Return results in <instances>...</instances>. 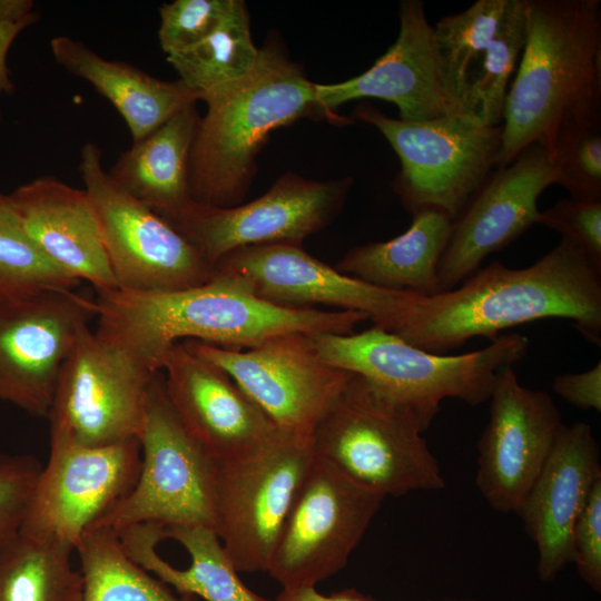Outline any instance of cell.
<instances>
[{
	"mask_svg": "<svg viewBox=\"0 0 601 601\" xmlns=\"http://www.w3.org/2000/svg\"><path fill=\"white\" fill-rule=\"evenodd\" d=\"M95 306V333L154 373L161 371L167 352L186 339L244 349L287 333L351 334L368 319L359 312L273 304L214 269L206 283L175 292L97 290Z\"/></svg>",
	"mask_w": 601,
	"mask_h": 601,
	"instance_id": "6da1fadb",
	"label": "cell"
},
{
	"mask_svg": "<svg viewBox=\"0 0 601 601\" xmlns=\"http://www.w3.org/2000/svg\"><path fill=\"white\" fill-rule=\"evenodd\" d=\"M545 318L571 319L587 341L601 343V272L568 237L528 267L492 262L451 290L418 296L395 335L445 354L474 337L492 341L506 328Z\"/></svg>",
	"mask_w": 601,
	"mask_h": 601,
	"instance_id": "7a4b0ae2",
	"label": "cell"
},
{
	"mask_svg": "<svg viewBox=\"0 0 601 601\" xmlns=\"http://www.w3.org/2000/svg\"><path fill=\"white\" fill-rule=\"evenodd\" d=\"M514 73L497 167L533 144L552 154L561 132L601 122V1L526 0Z\"/></svg>",
	"mask_w": 601,
	"mask_h": 601,
	"instance_id": "3957f363",
	"label": "cell"
},
{
	"mask_svg": "<svg viewBox=\"0 0 601 601\" xmlns=\"http://www.w3.org/2000/svg\"><path fill=\"white\" fill-rule=\"evenodd\" d=\"M315 85L273 35L259 48L250 72L205 95L207 109L190 152L193 200L214 207L242 204L270 135L316 114Z\"/></svg>",
	"mask_w": 601,
	"mask_h": 601,
	"instance_id": "277c9868",
	"label": "cell"
},
{
	"mask_svg": "<svg viewBox=\"0 0 601 601\" xmlns=\"http://www.w3.org/2000/svg\"><path fill=\"white\" fill-rule=\"evenodd\" d=\"M331 365L358 374L411 406L427 430L445 398L475 406L489 400L499 372L523 359L529 338L519 333L496 336L482 349L436 354L372 326L351 334H311Z\"/></svg>",
	"mask_w": 601,
	"mask_h": 601,
	"instance_id": "5b68a950",
	"label": "cell"
},
{
	"mask_svg": "<svg viewBox=\"0 0 601 601\" xmlns=\"http://www.w3.org/2000/svg\"><path fill=\"white\" fill-rule=\"evenodd\" d=\"M416 412L355 374L316 425L317 459L386 496L445 486Z\"/></svg>",
	"mask_w": 601,
	"mask_h": 601,
	"instance_id": "8992f818",
	"label": "cell"
},
{
	"mask_svg": "<svg viewBox=\"0 0 601 601\" xmlns=\"http://www.w3.org/2000/svg\"><path fill=\"white\" fill-rule=\"evenodd\" d=\"M354 118L375 127L396 152L401 169L391 186L411 215L436 209L454 220L497 167L502 125L465 114L407 121L370 104L357 105Z\"/></svg>",
	"mask_w": 601,
	"mask_h": 601,
	"instance_id": "52a82bcc",
	"label": "cell"
},
{
	"mask_svg": "<svg viewBox=\"0 0 601 601\" xmlns=\"http://www.w3.org/2000/svg\"><path fill=\"white\" fill-rule=\"evenodd\" d=\"M139 443L141 465L135 486L93 528L120 531L150 523L214 530L217 463L178 420L160 372L148 386Z\"/></svg>",
	"mask_w": 601,
	"mask_h": 601,
	"instance_id": "ba28073f",
	"label": "cell"
},
{
	"mask_svg": "<svg viewBox=\"0 0 601 601\" xmlns=\"http://www.w3.org/2000/svg\"><path fill=\"white\" fill-rule=\"evenodd\" d=\"M78 169L117 288L175 292L201 285L211 277L214 266L199 247L115 184L102 167L96 144L81 147Z\"/></svg>",
	"mask_w": 601,
	"mask_h": 601,
	"instance_id": "9c48e42d",
	"label": "cell"
},
{
	"mask_svg": "<svg viewBox=\"0 0 601 601\" xmlns=\"http://www.w3.org/2000/svg\"><path fill=\"white\" fill-rule=\"evenodd\" d=\"M314 459L312 437L278 430L252 455L217 463L214 530L238 572H267Z\"/></svg>",
	"mask_w": 601,
	"mask_h": 601,
	"instance_id": "30bf717a",
	"label": "cell"
},
{
	"mask_svg": "<svg viewBox=\"0 0 601 601\" xmlns=\"http://www.w3.org/2000/svg\"><path fill=\"white\" fill-rule=\"evenodd\" d=\"M384 499L315 456L267 572L282 588L316 587L329 579L347 564Z\"/></svg>",
	"mask_w": 601,
	"mask_h": 601,
	"instance_id": "8fae6325",
	"label": "cell"
},
{
	"mask_svg": "<svg viewBox=\"0 0 601 601\" xmlns=\"http://www.w3.org/2000/svg\"><path fill=\"white\" fill-rule=\"evenodd\" d=\"M140 465L139 440L88 446L50 430L48 462L19 533L76 550L83 535L129 494Z\"/></svg>",
	"mask_w": 601,
	"mask_h": 601,
	"instance_id": "7c38bea8",
	"label": "cell"
},
{
	"mask_svg": "<svg viewBox=\"0 0 601 601\" xmlns=\"http://www.w3.org/2000/svg\"><path fill=\"white\" fill-rule=\"evenodd\" d=\"M183 342L223 368L278 430L304 437H312L354 375L327 363L306 333L278 335L245 349Z\"/></svg>",
	"mask_w": 601,
	"mask_h": 601,
	"instance_id": "4fadbf2b",
	"label": "cell"
},
{
	"mask_svg": "<svg viewBox=\"0 0 601 601\" xmlns=\"http://www.w3.org/2000/svg\"><path fill=\"white\" fill-rule=\"evenodd\" d=\"M154 374L85 328L62 365L47 417L50 430L88 446L139 440Z\"/></svg>",
	"mask_w": 601,
	"mask_h": 601,
	"instance_id": "5bb4252c",
	"label": "cell"
},
{
	"mask_svg": "<svg viewBox=\"0 0 601 601\" xmlns=\"http://www.w3.org/2000/svg\"><path fill=\"white\" fill-rule=\"evenodd\" d=\"M353 179H307L280 175L258 198L233 207L193 201L167 220L214 264L242 247L303 240L327 227L342 211Z\"/></svg>",
	"mask_w": 601,
	"mask_h": 601,
	"instance_id": "9a60e30c",
	"label": "cell"
},
{
	"mask_svg": "<svg viewBox=\"0 0 601 601\" xmlns=\"http://www.w3.org/2000/svg\"><path fill=\"white\" fill-rule=\"evenodd\" d=\"M96 316L95 299L73 289L0 299V402L47 418L62 365Z\"/></svg>",
	"mask_w": 601,
	"mask_h": 601,
	"instance_id": "2e32d148",
	"label": "cell"
},
{
	"mask_svg": "<svg viewBox=\"0 0 601 601\" xmlns=\"http://www.w3.org/2000/svg\"><path fill=\"white\" fill-rule=\"evenodd\" d=\"M258 297L288 307L326 305L359 312L374 326L397 334L407 323L417 295L371 285L313 257L302 245L276 243L237 248L214 264Z\"/></svg>",
	"mask_w": 601,
	"mask_h": 601,
	"instance_id": "e0dca14e",
	"label": "cell"
},
{
	"mask_svg": "<svg viewBox=\"0 0 601 601\" xmlns=\"http://www.w3.org/2000/svg\"><path fill=\"white\" fill-rule=\"evenodd\" d=\"M487 401L475 483L493 510L518 513L565 424L550 394L521 385L512 365L499 372Z\"/></svg>",
	"mask_w": 601,
	"mask_h": 601,
	"instance_id": "ac0fdd59",
	"label": "cell"
},
{
	"mask_svg": "<svg viewBox=\"0 0 601 601\" xmlns=\"http://www.w3.org/2000/svg\"><path fill=\"white\" fill-rule=\"evenodd\" d=\"M558 180L550 151L539 144L492 171L453 220L439 266V293L459 286L481 268L491 253L509 246L536 224L538 199Z\"/></svg>",
	"mask_w": 601,
	"mask_h": 601,
	"instance_id": "d6986e66",
	"label": "cell"
},
{
	"mask_svg": "<svg viewBox=\"0 0 601 601\" xmlns=\"http://www.w3.org/2000/svg\"><path fill=\"white\" fill-rule=\"evenodd\" d=\"M161 371L166 372V394L178 420L216 463L252 455L278 431L223 368L184 342L167 352Z\"/></svg>",
	"mask_w": 601,
	"mask_h": 601,
	"instance_id": "ffe728a7",
	"label": "cell"
},
{
	"mask_svg": "<svg viewBox=\"0 0 601 601\" xmlns=\"http://www.w3.org/2000/svg\"><path fill=\"white\" fill-rule=\"evenodd\" d=\"M400 30L388 49L363 73L337 83H316V114L344 120L334 110L362 98L394 104L398 118L424 121L450 114L443 90L433 26L421 0H402ZM345 121V120H344Z\"/></svg>",
	"mask_w": 601,
	"mask_h": 601,
	"instance_id": "44dd1931",
	"label": "cell"
},
{
	"mask_svg": "<svg viewBox=\"0 0 601 601\" xmlns=\"http://www.w3.org/2000/svg\"><path fill=\"white\" fill-rule=\"evenodd\" d=\"M599 479L600 451L591 426L565 424L516 513L536 546L541 581H553L573 562V529Z\"/></svg>",
	"mask_w": 601,
	"mask_h": 601,
	"instance_id": "7402d4cb",
	"label": "cell"
},
{
	"mask_svg": "<svg viewBox=\"0 0 601 601\" xmlns=\"http://www.w3.org/2000/svg\"><path fill=\"white\" fill-rule=\"evenodd\" d=\"M8 195L26 233L52 264L96 292L117 288L85 189L45 175Z\"/></svg>",
	"mask_w": 601,
	"mask_h": 601,
	"instance_id": "603a6c76",
	"label": "cell"
},
{
	"mask_svg": "<svg viewBox=\"0 0 601 601\" xmlns=\"http://www.w3.org/2000/svg\"><path fill=\"white\" fill-rule=\"evenodd\" d=\"M117 532L129 558L179 594L205 601H269L240 580L213 529L147 523Z\"/></svg>",
	"mask_w": 601,
	"mask_h": 601,
	"instance_id": "cb8c5ba5",
	"label": "cell"
},
{
	"mask_svg": "<svg viewBox=\"0 0 601 601\" xmlns=\"http://www.w3.org/2000/svg\"><path fill=\"white\" fill-rule=\"evenodd\" d=\"M50 49L58 65L110 101L125 120L132 142L199 100L180 80L164 81L130 63L108 60L68 36L53 37Z\"/></svg>",
	"mask_w": 601,
	"mask_h": 601,
	"instance_id": "d4e9b609",
	"label": "cell"
},
{
	"mask_svg": "<svg viewBox=\"0 0 601 601\" xmlns=\"http://www.w3.org/2000/svg\"><path fill=\"white\" fill-rule=\"evenodd\" d=\"M190 104L121 152L108 175L121 189L164 219L194 200L189 185L190 152L199 121Z\"/></svg>",
	"mask_w": 601,
	"mask_h": 601,
	"instance_id": "484cf974",
	"label": "cell"
},
{
	"mask_svg": "<svg viewBox=\"0 0 601 601\" xmlns=\"http://www.w3.org/2000/svg\"><path fill=\"white\" fill-rule=\"evenodd\" d=\"M453 219L436 209L412 215L408 228L386 240L352 247L334 266L371 285L422 297L439 293V266Z\"/></svg>",
	"mask_w": 601,
	"mask_h": 601,
	"instance_id": "4316f807",
	"label": "cell"
},
{
	"mask_svg": "<svg viewBox=\"0 0 601 601\" xmlns=\"http://www.w3.org/2000/svg\"><path fill=\"white\" fill-rule=\"evenodd\" d=\"M73 548L18 533L0 546V601H81Z\"/></svg>",
	"mask_w": 601,
	"mask_h": 601,
	"instance_id": "83f0119b",
	"label": "cell"
},
{
	"mask_svg": "<svg viewBox=\"0 0 601 601\" xmlns=\"http://www.w3.org/2000/svg\"><path fill=\"white\" fill-rule=\"evenodd\" d=\"M75 551L83 583L81 601H199L175 593L131 560L112 529L92 528Z\"/></svg>",
	"mask_w": 601,
	"mask_h": 601,
	"instance_id": "f1b7e54d",
	"label": "cell"
},
{
	"mask_svg": "<svg viewBox=\"0 0 601 601\" xmlns=\"http://www.w3.org/2000/svg\"><path fill=\"white\" fill-rule=\"evenodd\" d=\"M515 0H477L433 26L443 90L451 115L463 114L466 82Z\"/></svg>",
	"mask_w": 601,
	"mask_h": 601,
	"instance_id": "f546056e",
	"label": "cell"
},
{
	"mask_svg": "<svg viewBox=\"0 0 601 601\" xmlns=\"http://www.w3.org/2000/svg\"><path fill=\"white\" fill-rule=\"evenodd\" d=\"M259 56L252 38L247 6L237 0L225 22L187 50L166 56L179 79L201 98L231 83L255 67Z\"/></svg>",
	"mask_w": 601,
	"mask_h": 601,
	"instance_id": "4dcf8cb0",
	"label": "cell"
},
{
	"mask_svg": "<svg viewBox=\"0 0 601 601\" xmlns=\"http://www.w3.org/2000/svg\"><path fill=\"white\" fill-rule=\"evenodd\" d=\"M525 6L526 0H515L466 82L463 114L490 126L502 125L509 81L525 42Z\"/></svg>",
	"mask_w": 601,
	"mask_h": 601,
	"instance_id": "1f68e13d",
	"label": "cell"
},
{
	"mask_svg": "<svg viewBox=\"0 0 601 601\" xmlns=\"http://www.w3.org/2000/svg\"><path fill=\"white\" fill-rule=\"evenodd\" d=\"M79 284L39 250L22 227L9 195L0 191V299L75 289Z\"/></svg>",
	"mask_w": 601,
	"mask_h": 601,
	"instance_id": "d6a6232c",
	"label": "cell"
},
{
	"mask_svg": "<svg viewBox=\"0 0 601 601\" xmlns=\"http://www.w3.org/2000/svg\"><path fill=\"white\" fill-rule=\"evenodd\" d=\"M601 122L561 132L552 149L558 184L572 198L601 200Z\"/></svg>",
	"mask_w": 601,
	"mask_h": 601,
	"instance_id": "836d02e7",
	"label": "cell"
},
{
	"mask_svg": "<svg viewBox=\"0 0 601 601\" xmlns=\"http://www.w3.org/2000/svg\"><path fill=\"white\" fill-rule=\"evenodd\" d=\"M237 0H175L159 8L158 39L166 56L201 42L229 17Z\"/></svg>",
	"mask_w": 601,
	"mask_h": 601,
	"instance_id": "e575fe53",
	"label": "cell"
},
{
	"mask_svg": "<svg viewBox=\"0 0 601 601\" xmlns=\"http://www.w3.org/2000/svg\"><path fill=\"white\" fill-rule=\"evenodd\" d=\"M42 466L29 454L0 453V546L19 533Z\"/></svg>",
	"mask_w": 601,
	"mask_h": 601,
	"instance_id": "d590c367",
	"label": "cell"
},
{
	"mask_svg": "<svg viewBox=\"0 0 601 601\" xmlns=\"http://www.w3.org/2000/svg\"><path fill=\"white\" fill-rule=\"evenodd\" d=\"M575 242L601 272V200L563 198L540 211L538 223Z\"/></svg>",
	"mask_w": 601,
	"mask_h": 601,
	"instance_id": "8d00e7d4",
	"label": "cell"
},
{
	"mask_svg": "<svg viewBox=\"0 0 601 601\" xmlns=\"http://www.w3.org/2000/svg\"><path fill=\"white\" fill-rule=\"evenodd\" d=\"M573 562L581 579L601 591V479H599L575 522L572 534Z\"/></svg>",
	"mask_w": 601,
	"mask_h": 601,
	"instance_id": "74e56055",
	"label": "cell"
},
{
	"mask_svg": "<svg viewBox=\"0 0 601 601\" xmlns=\"http://www.w3.org/2000/svg\"><path fill=\"white\" fill-rule=\"evenodd\" d=\"M40 14L31 0H0V97L11 96L14 83L10 77L7 56L16 38L39 21Z\"/></svg>",
	"mask_w": 601,
	"mask_h": 601,
	"instance_id": "f35d334b",
	"label": "cell"
},
{
	"mask_svg": "<svg viewBox=\"0 0 601 601\" xmlns=\"http://www.w3.org/2000/svg\"><path fill=\"white\" fill-rule=\"evenodd\" d=\"M552 391L582 410L601 411V362L581 373H566L554 377Z\"/></svg>",
	"mask_w": 601,
	"mask_h": 601,
	"instance_id": "ab89813d",
	"label": "cell"
},
{
	"mask_svg": "<svg viewBox=\"0 0 601 601\" xmlns=\"http://www.w3.org/2000/svg\"><path fill=\"white\" fill-rule=\"evenodd\" d=\"M269 601H376L356 589H345L331 594H324L316 587L282 588L275 599Z\"/></svg>",
	"mask_w": 601,
	"mask_h": 601,
	"instance_id": "60d3db41",
	"label": "cell"
},
{
	"mask_svg": "<svg viewBox=\"0 0 601 601\" xmlns=\"http://www.w3.org/2000/svg\"><path fill=\"white\" fill-rule=\"evenodd\" d=\"M425 601H476V600H470V599H451V598H446V599L425 600Z\"/></svg>",
	"mask_w": 601,
	"mask_h": 601,
	"instance_id": "b9f144b4",
	"label": "cell"
}]
</instances>
